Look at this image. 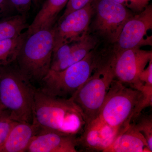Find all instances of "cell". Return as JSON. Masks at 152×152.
I'll use <instances>...</instances> for the list:
<instances>
[{
  "mask_svg": "<svg viewBox=\"0 0 152 152\" xmlns=\"http://www.w3.org/2000/svg\"><path fill=\"white\" fill-rule=\"evenodd\" d=\"M94 34L108 43L116 42L123 27L134 15L132 11L113 0H94Z\"/></svg>",
  "mask_w": 152,
  "mask_h": 152,
  "instance_id": "cell-7",
  "label": "cell"
},
{
  "mask_svg": "<svg viewBox=\"0 0 152 152\" xmlns=\"http://www.w3.org/2000/svg\"><path fill=\"white\" fill-rule=\"evenodd\" d=\"M29 26L25 15L18 14L3 18L0 20V42L19 37Z\"/></svg>",
  "mask_w": 152,
  "mask_h": 152,
  "instance_id": "cell-16",
  "label": "cell"
},
{
  "mask_svg": "<svg viewBox=\"0 0 152 152\" xmlns=\"http://www.w3.org/2000/svg\"><path fill=\"white\" fill-rule=\"evenodd\" d=\"M78 138L76 134L50 132L36 135L26 152H77Z\"/></svg>",
  "mask_w": 152,
  "mask_h": 152,
  "instance_id": "cell-11",
  "label": "cell"
},
{
  "mask_svg": "<svg viewBox=\"0 0 152 152\" xmlns=\"http://www.w3.org/2000/svg\"><path fill=\"white\" fill-rule=\"evenodd\" d=\"M94 1V0H69L65 10L60 18H64L73 11L81 9L89 4H92Z\"/></svg>",
  "mask_w": 152,
  "mask_h": 152,
  "instance_id": "cell-22",
  "label": "cell"
},
{
  "mask_svg": "<svg viewBox=\"0 0 152 152\" xmlns=\"http://www.w3.org/2000/svg\"><path fill=\"white\" fill-rule=\"evenodd\" d=\"M69 0H46L26 30L28 34L42 29L53 27L58 15Z\"/></svg>",
  "mask_w": 152,
  "mask_h": 152,
  "instance_id": "cell-14",
  "label": "cell"
},
{
  "mask_svg": "<svg viewBox=\"0 0 152 152\" xmlns=\"http://www.w3.org/2000/svg\"><path fill=\"white\" fill-rule=\"evenodd\" d=\"M16 122L11 119L7 115L0 120V148L4 143L10 131Z\"/></svg>",
  "mask_w": 152,
  "mask_h": 152,
  "instance_id": "cell-21",
  "label": "cell"
},
{
  "mask_svg": "<svg viewBox=\"0 0 152 152\" xmlns=\"http://www.w3.org/2000/svg\"><path fill=\"white\" fill-rule=\"evenodd\" d=\"M98 39L95 36L87 34L81 39L77 41L75 48L66 59L53 66L51 70L60 71L80 61L96 46Z\"/></svg>",
  "mask_w": 152,
  "mask_h": 152,
  "instance_id": "cell-15",
  "label": "cell"
},
{
  "mask_svg": "<svg viewBox=\"0 0 152 152\" xmlns=\"http://www.w3.org/2000/svg\"><path fill=\"white\" fill-rule=\"evenodd\" d=\"M37 134V128L33 124L16 122L0 148V152H26L31 141Z\"/></svg>",
  "mask_w": 152,
  "mask_h": 152,
  "instance_id": "cell-13",
  "label": "cell"
},
{
  "mask_svg": "<svg viewBox=\"0 0 152 152\" xmlns=\"http://www.w3.org/2000/svg\"><path fill=\"white\" fill-rule=\"evenodd\" d=\"M122 5L133 12L138 13L148 5L150 0H113Z\"/></svg>",
  "mask_w": 152,
  "mask_h": 152,
  "instance_id": "cell-20",
  "label": "cell"
},
{
  "mask_svg": "<svg viewBox=\"0 0 152 152\" xmlns=\"http://www.w3.org/2000/svg\"><path fill=\"white\" fill-rule=\"evenodd\" d=\"M34 1H40V0H34Z\"/></svg>",
  "mask_w": 152,
  "mask_h": 152,
  "instance_id": "cell-27",
  "label": "cell"
},
{
  "mask_svg": "<svg viewBox=\"0 0 152 152\" xmlns=\"http://www.w3.org/2000/svg\"><path fill=\"white\" fill-rule=\"evenodd\" d=\"M105 152H151L143 135L134 123L122 131Z\"/></svg>",
  "mask_w": 152,
  "mask_h": 152,
  "instance_id": "cell-12",
  "label": "cell"
},
{
  "mask_svg": "<svg viewBox=\"0 0 152 152\" xmlns=\"http://www.w3.org/2000/svg\"><path fill=\"white\" fill-rule=\"evenodd\" d=\"M53 27L26 35L15 61L32 83H40L50 69L53 50Z\"/></svg>",
  "mask_w": 152,
  "mask_h": 152,
  "instance_id": "cell-4",
  "label": "cell"
},
{
  "mask_svg": "<svg viewBox=\"0 0 152 152\" xmlns=\"http://www.w3.org/2000/svg\"><path fill=\"white\" fill-rule=\"evenodd\" d=\"M97 56L98 51L95 48L80 61L63 70H50L40 83V89L53 96L71 98L92 75Z\"/></svg>",
  "mask_w": 152,
  "mask_h": 152,
  "instance_id": "cell-5",
  "label": "cell"
},
{
  "mask_svg": "<svg viewBox=\"0 0 152 152\" xmlns=\"http://www.w3.org/2000/svg\"><path fill=\"white\" fill-rule=\"evenodd\" d=\"M133 123L137 129L143 135L146 140L148 148L152 152V115H143L140 113Z\"/></svg>",
  "mask_w": 152,
  "mask_h": 152,
  "instance_id": "cell-18",
  "label": "cell"
},
{
  "mask_svg": "<svg viewBox=\"0 0 152 152\" xmlns=\"http://www.w3.org/2000/svg\"><path fill=\"white\" fill-rule=\"evenodd\" d=\"M152 28V5L148 6L126 22L119 37L114 44L113 49L109 51L115 53L127 49L138 48L148 42L151 40H145V36Z\"/></svg>",
  "mask_w": 152,
  "mask_h": 152,
  "instance_id": "cell-10",
  "label": "cell"
},
{
  "mask_svg": "<svg viewBox=\"0 0 152 152\" xmlns=\"http://www.w3.org/2000/svg\"><path fill=\"white\" fill-rule=\"evenodd\" d=\"M26 35V31L16 38L0 42V67L14 63L22 43Z\"/></svg>",
  "mask_w": 152,
  "mask_h": 152,
  "instance_id": "cell-17",
  "label": "cell"
},
{
  "mask_svg": "<svg viewBox=\"0 0 152 152\" xmlns=\"http://www.w3.org/2000/svg\"><path fill=\"white\" fill-rule=\"evenodd\" d=\"M6 115H7L6 113L5 110L3 106L0 104V120Z\"/></svg>",
  "mask_w": 152,
  "mask_h": 152,
  "instance_id": "cell-26",
  "label": "cell"
},
{
  "mask_svg": "<svg viewBox=\"0 0 152 152\" xmlns=\"http://www.w3.org/2000/svg\"><path fill=\"white\" fill-rule=\"evenodd\" d=\"M15 10V9L10 0H0V18L12 15Z\"/></svg>",
  "mask_w": 152,
  "mask_h": 152,
  "instance_id": "cell-25",
  "label": "cell"
},
{
  "mask_svg": "<svg viewBox=\"0 0 152 152\" xmlns=\"http://www.w3.org/2000/svg\"><path fill=\"white\" fill-rule=\"evenodd\" d=\"M92 4L60 18L53 26L54 52L61 46L80 40L86 37L94 15Z\"/></svg>",
  "mask_w": 152,
  "mask_h": 152,
  "instance_id": "cell-9",
  "label": "cell"
},
{
  "mask_svg": "<svg viewBox=\"0 0 152 152\" xmlns=\"http://www.w3.org/2000/svg\"><path fill=\"white\" fill-rule=\"evenodd\" d=\"M140 91L142 93L141 96L134 109L132 121L141 113L144 109L152 106V86L144 84Z\"/></svg>",
  "mask_w": 152,
  "mask_h": 152,
  "instance_id": "cell-19",
  "label": "cell"
},
{
  "mask_svg": "<svg viewBox=\"0 0 152 152\" xmlns=\"http://www.w3.org/2000/svg\"><path fill=\"white\" fill-rule=\"evenodd\" d=\"M105 59L113 69L115 79L140 91L144 84L140 81L139 75L152 59V52L138 48L115 53L107 51Z\"/></svg>",
  "mask_w": 152,
  "mask_h": 152,
  "instance_id": "cell-8",
  "label": "cell"
},
{
  "mask_svg": "<svg viewBox=\"0 0 152 152\" xmlns=\"http://www.w3.org/2000/svg\"><path fill=\"white\" fill-rule=\"evenodd\" d=\"M35 88L15 62L0 67V104L11 119L32 124Z\"/></svg>",
  "mask_w": 152,
  "mask_h": 152,
  "instance_id": "cell-2",
  "label": "cell"
},
{
  "mask_svg": "<svg viewBox=\"0 0 152 152\" xmlns=\"http://www.w3.org/2000/svg\"><path fill=\"white\" fill-rule=\"evenodd\" d=\"M139 79L144 84L152 86V59L149 62L148 66L140 74Z\"/></svg>",
  "mask_w": 152,
  "mask_h": 152,
  "instance_id": "cell-24",
  "label": "cell"
},
{
  "mask_svg": "<svg viewBox=\"0 0 152 152\" xmlns=\"http://www.w3.org/2000/svg\"><path fill=\"white\" fill-rule=\"evenodd\" d=\"M141 95L140 91L114 79L99 116L84 128L99 132L110 129L118 135L132 121Z\"/></svg>",
  "mask_w": 152,
  "mask_h": 152,
  "instance_id": "cell-3",
  "label": "cell"
},
{
  "mask_svg": "<svg viewBox=\"0 0 152 152\" xmlns=\"http://www.w3.org/2000/svg\"><path fill=\"white\" fill-rule=\"evenodd\" d=\"M114 79L113 71L110 64L99 63L89 78L70 98L81 111L84 126L99 116Z\"/></svg>",
  "mask_w": 152,
  "mask_h": 152,
  "instance_id": "cell-6",
  "label": "cell"
},
{
  "mask_svg": "<svg viewBox=\"0 0 152 152\" xmlns=\"http://www.w3.org/2000/svg\"><path fill=\"white\" fill-rule=\"evenodd\" d=\"M18 14L26 15L34 0H10Z\"/></svg>",
  "mask_w": 152,
  "mask_h": 152,
  "instance_id": "cell-23",
  "label": "cell"
},
{
  "mask_svg": "<svg viewBox=\"0 0 152 152\" xmlns=\"http://www.w3.org/2000/svg\"><path fill=\"white\" fill-rule=\"evenodd\" d=\"M32 124L37 134L50 132L76 134L85 121L80 110L70 98L53 96L36 88Z\"/></svg>",
  "mask_w": 152,
  "mask_h": 152,
  "instance_id": "cell-1",
  "label": "cell"
}]
</instances>
